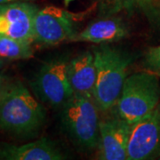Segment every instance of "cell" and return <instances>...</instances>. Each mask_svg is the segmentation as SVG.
I'll return each mask as SVG.
<instances>
[{
    "mask_svg": "<svg viewBox=\"0 0 160 160\" xmlns=\"http://www.w3.org/2000/svg\"><path fill=\"white\" fill-rule=\"evenodd\" d=\"M46 120L38 99L19 80H10L0 99V131L17 139L37 137Z\"/></svg>",
    "mask_w": 160,
    "mask_h": 160,
    "instance_id": "cell-1",
    "label": "cell"
},
{
    "mask_svg": "<svg viewBox=\"0 0 160 160\" xmlns=\"http://www.w3.org/2000/svg\"><path fill=\"white\" fill-rule=\"evenodd\" d=\"M96 67V85L93 101L101 112L114 108L119 98L132 62L129 53L108 44H101L93 50Z\"/></svg>",
    "mask_w": 160,
    "mask_h": 160,
    "instance_id": "cell-2",
    "label": "cell"
},
{
    "mask_svg": "<svg viewBox=\"0 0 160 160\" xmlns=\"http://www.w3.org/2000/svg\"><path fill=\"white\" fill-rule=\"evenodd\" d=\"M61 109L62 128L69 141L83 152L97 149L101 111L93 99L74 93Z\"/></svg>",
    "mask_w": 160,
    "mask_h": 160,
    "instance_id": "cell-3",
    "label": "cell"
},
{
    "mask_svg": "<svg viewBox=\"0 0 160 160\" xmlns=\"http://www.w3.org/2000/svg\"><path fill=\"white\" fill-rule=\"evenodd\" d=\"M158 78L147 70L126 78L113 108L122 119L133 125L157 108L160 101Z\"/></svg>",
    "mask_w": 160,
    "mask_h": 160,
    "instance_id": "cell-4",
    "label": "cell"
},
{
    "mask_svg": "<svg viewBox=\"0 0 160 160\" xmlns=\"http://www.w3.org/2000/svg\"><path fill=\"white\" fill-rule=\"evenodd\" d=\"M69 60L56 56L43 63L30 82V87L41 102L54 109H61L73 94L68 75Z\"/></svg>",
    "mask_w": 160,
    "mask_h": 160,
    "instance_id": "cell-5",
    "label": "cell"
},
{
    "mask_svg": "<svg viewBox=\"0 0 160 160\" xmlns=\"http://www.w3.org/2000/svg\"><path fill=\"white\" fill-rule=\"evenodd\" d=\"M78 17L73 12L53 6L39 9L34 22V43L56 46L70 42L78 31Z\"/></svg>",
    "mask_w": 160,
    "mask_h": 160,
    "instance_id": "cell-6",
    "label": "cell"
},
{
    "mask_svg": "<svg viewBox=\"0 0 160 160\" xmlns=\"http://www.w3.org/2000/svg\"><path fill=\"white\" fill-rule=\"evenodd\" d=\"M160 158V104L132 125L127 147V160Z\"/></svg>",
    "mask_w": 160,
    "mask_h": 160,
    "instance_id": "cell-7",
    "label": "cell"
},
{
    "mask_svg": "<svg viewBox=\"0 0 160 160\" xmlns=\"http://www.w3.org/2000/svg\"><path fill=\"white\" fill-rule=\"evenodd\" d=\"M100 120V138L97 158L127 160V147L132 125L122 119L111 109Z\"/></svg>",
    "mask_w": 160,
    "mask_h": 160,
    "instance_id": "cell-8",
    "label": "cell"
},
{
    "mask_svg": "<svg viewBox=\"0 0 160 160\" xmlns=\"http://www.w3.org/2000/svg\"><path fill=\"white\" fill-rule=\"evenodd\" d=\"M39 8L30 1L0 5V37L34 43V22Z\"/></svg>",
    "mask_w": 160,
    "mask_h": 160,
    "instance_id": "cell-9",
    "label": "cell"
},
{
    "mask_svg": "<svg viewBox=\"0 0 160 160\" xmlns=\"http://www.w3.org/2000/svg\"><path fill=\"white\" fill-rule=\"evenodd\" d=\"M67 157L52 140L42 137L22 145L0 143V159L63 160Z\"/></svg>",
    "mask_w": 160,
    "mask_h": 160,
    "instance_id": "cell-10",
    "label": "cell"
},
{
    "mask_svg": "<svg viewBox=\"0 0 160 160\" xmlns=\"http://www.w3.org/2000/svg\"><path fill=\"white\" fill-rule=\"evenodd\" d=\"M128 37V28L120 18L112 15L102 17L89 23L75 35L70 42H86L93 44H108Z\"/></svg>",
    "mask_w": 160,
    "mask_h": 160,
    "instance_id": "cell-11",
    "label": "cell"
},
{
    "mask_svg": "<svg viewBox=\"0 0 160 160\" xmlns=\"http://www.w3.org/2000/svg\"><path fill=\"white\" fill-rule=\"evenodd\" d=\"M68 75L74 93L93 99L96 85V67L92 52H83L70 59L68 65Z\"/></svg>",
    "mask_w": 160,
    "mask_h": 160,
    "instance_id": "cell-12",
    "label": "cell"
},
{
    "mask_svg": "<svg viewBox=\"0 0 160 160\" xmlns=\"http://www.w3.org/2000/svg\"><path fill=\"white\" fill-rule=\"evenodd\" d=\"M34 56L32 44L0 37V61L6 62L9 61L28 60Z\"/></svg>",
    "mask_w": 160,
    "mask_h": 160,
    "instance_id": "cell-13",
    "label": "cell"
},
{
    "mask_svg": "<svg viewBox=\"0 0 160 160\" xmlns=\"http://www.w3.org/2000/svg\"><path fill=\"white\" fill-rule=\"evenodd\" d=\"M102 6L103 15H113L119 11L133 10L143 0H100Z\"/></svg>",
    "mask_w": 160,
    "mask_h": 160,
    "instance_id": "cell-14",
    "label": "cell"
},
{
    "mask_svg": "<svg viewBox=\"0 0 160 160\" xmlns=\"http://www.w3.org/2000/svg\"><path fill=\"white\" fill-rule=\"evenodd\" d=\"M144 70L160 77V46L150 47L145 53L142 61Z\"/></svg>",
    "mask_w": 160,
    "mask_h": 160,
    "instance_id": "cell-15",
    "label": "cell"
},
{
    "mask_svg": "<svg viewBox=\"0 0 160 160\" xmlns=\"http://www.w3.org/2000/svg\"><path fill=\"white\" fill-rule=\"evenodd\" d=\"M10 78H8V77L6 76L2 72V70H0V99L2 97L4 92L6 90V86L10 82Z\"/></svg>",
    "mask_w": 160,
    "mask_h": 160,
    "instance_id": "cell-16",
    "label": "cell"
},
{
    "mask_svg": "<svg viewBox=\"0 0 160 160\" xmlns=\"http://www.w3.org/2000/svg\"><path fill=\"white\" fill-rule=\"evenodd\" d=\"M16 1H34V0H0V5L6 4V3H11V2H16Z\"/></svg>",
    "mask_w": 160,
    "mask_h": 160,
    "instance_id": "cell-17",
    "label": "cell"
},
{
    "mask_svg": "<svg viewBox=\"0 0 160 160\" xmlns=\"http://www.w3.org/2000/svg\"><path fill=\"white\" fill-rule=\"evenodd\" d=\"M74 0H64V4H65V6H69V4L71 3V2H73Z\"/></svg>",
    "mask_w": 160,
    "mask_h": 160,
    "instance_id": "cell-18",
    "label": "cell"
},
{
    "mask_svg": "<svg viewBox=\"0 0 160 160\" xmlns=\"http://www.w3.org/2000/svg\"><path fill=\"white\" fill-rule=\"evenodd\" d=\"M4 64H5V62H4L0 61V70H1V69H2V67L4 66Z\"/></svg>",
    "mask_w": 160,
    "mask_h": 160,
    "instance_id": "cell-19",
    "label": "cell"
},
{
    "mask_svg": "<svg viewBox=\"0 0 160 160\" xmlns=\"http://www.w3.org/2000/svg\"><path fill=\"white\" fill-rule=\"evenodd\" d=\"M159 159H160V158H159Z\"/></svg>",
    "mask_w": 160,
    "mask_h": 160,
    "instance_id": "cell-20",
    "label": "cell"
}]
</instances>
